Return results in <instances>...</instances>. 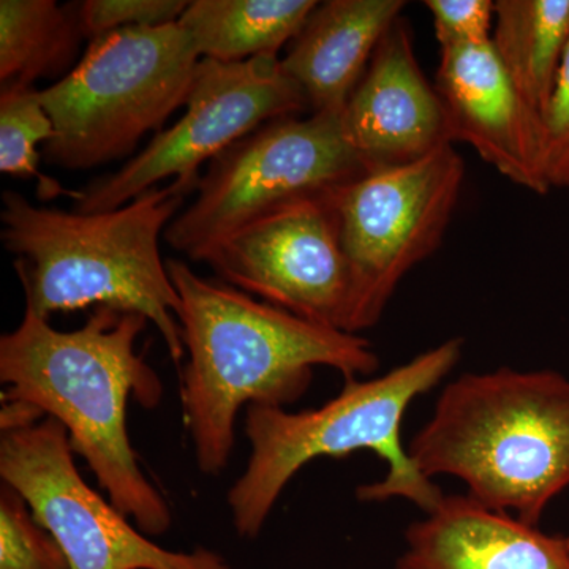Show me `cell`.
I'll return each mask as SVG.
<instances>
[{"instance_id": "obj_1", "label": "cell", "mask_w": 569, "mask_h": 569, "mask_svg": "<svg viewBox=\"0 0 569 569\" xmlns=\"http://www.w3.org/2000/svg\"><path fill=\"white\" fill-rule=\"evenodd\" d=\"M167 268L181 298L183 421L197 467L208 477L230 463L242 407L293 406L312 385L316 367L339 370L346 380L380 367L365 337L257 301L198 276L186 261L170 258Z\"/></svg>"}, {"instance_id": "obj_2", "label": "cell", "mask_w": 569, "mask_h": 569, "mask_svg": "<svg viewBox=\"0 0 569 569\" xmlns=\"http://www.w3.org/2000/svg\"><path fill=\"white\" fill-rule=\"evenodd\" d=\"M148 323L140 313L96 307L82 328L63 332L26 309L18 328L0 337V381L2 402L62 425L108 500L142 533L159 537L173 515L127 432L130 399L153 410L163 397L162 380L134 347Z\"/></svg>"}, {"instance_id": "obj_3", "label": "cell", "mask_w": 569, "mask_h": 569, "mask_svg": "<svg viewBox=\"0 0 569 569\" xmlns=\"http://www.w3.org/2000/svg\"><path fill=\"white\" fill-rule=\"evenodd\" d=\"M183 200L171 182L112 211L82 213L39 208L20 193L3 192L0 239L17 257L26 309L48 320L92 306L140 313L181 365V298L159 239Z\"/></svg>"}, {"instance_id": "obj_4", "label": "cell", "mask_w": 569, "mask_h": 569, "mask_svg": "<svg viewBox=\"0 0 569 569\" xmlns=\"http://www.w3.org/2000/svg\"><path fill=\"white\" fill-rule=\"evenodd\" d=\"M462 351V337H452L385 376L347 378L339 396L313 410L247 407L244 432L252 452L227 498L236 533L257 538L284 488L307 463L358 451L373 452L388 467L383 479L356 489L359 501L406 498L425 515L432 511L445 493L403 447V418L419 396L455 370Z\"/></svg>"}, {"instance_id": "obj_5", "label": "cell", "mask_w": 569, "mask_h": 569, "mask_svg": "<svg viewBox=\"0 0 569 569\" xmlns=\"http://www.w3.org/2000/svg\"><path fill=\"white\" fill-rule=\"evenodd\" d=\"M407 448L426 478L459 479L485 507L539 526L569 488V378L511 367L463 373Z\"/></svg>"}, {"instance_id": "obj_6", "label": "cell", "mask_w": 569, "mask_h": 569, "mask_svg": "<svg viewBox=\"0 0 569 569\" xmlns=\"http://www.w3.org/2000/svg\"><path fill=\"white\" fill-rule=\"evenodd\" d=\"M201 58L179 22L129 28L91 40L58 82L40 91L54 123L44 159L66 170H91L129 156L146 133L186 104Z\"/></svg>"}, {"instance_id": "obj_7", "label": "cell", "mask_w": 569, "mask_h": 569, "mask_svg": "<svg viewBox=\"0 0 569 569\" xmlns=\"http://www.w3.org/2000/svg\"><path fill=\"white\" fill-rule=\"evenodd\" d=\"M365 173L343 134L342 112L277 119L209 163L198 197L168 224L164 241L200 263L242 228L298 201L329 197Z\"/></svg>"}, {"instance_id": "obj_8", "label": "cell", "mask_w": 569, "mask_h": 569, "mask_svg": "<svg viewBox=\"0 0 569 569\" xmlns=\"http://www.w3.org/2000/svg\"><path fill=\"white\" fill-rule=\"evenodd\" d=\"M466 179V163L445 144L418 162L366 171L332 193L346 254L342 331L378 325L403 277L443 241Z\"/></svg>"}, {"instance_id": "obj_9", "label": "cell", "mask_w": 569, "mask_h": 569, "mask_svg": "<svg viewBox=\"0 0 569 569\" xmlns=\"http://www.w3.org/2000/svg\"><path fill=\"white\" fill-rule=\"evenodd\" d=\"M183 107L182 118L157 133L118 173L82 190L73 211H112L170 178L187 197L200 183L201 164L264 123L309 110L305 92L277 56L233 63L201 59Z\"/></svg>"}, {"instance_id": "obj_10", "label": "cell", "mask_w": 569, "mask_h": 569, "mask_svg": "<svg viewBox=\"0 0 569 569\" xmlns=\"http://www.w3.org/2000/svg\"><path fill=\"white\" fill-rule=\"evenodd\" d=\"M69 433L56 419L0 436V478L17 490L59 545L71 569H231L206 548L156 545L82 479Z\"/></svg>"}, {"instance_id": "obj_11", "label": "cell", "mask_w": 569, "mask_h": 569, "mask_svg": "<svg viewBox=\"0 0 569 569\" xmlns=\"http://www.w3.org/2000/svg\"><path fill=\"white\" fill-rule=\"evenodd\" d=\"M200 263L268 305L342 329L348 271L332 194L298 201L242 228Z\"/></svg>"}, {"instance_id": "obj_12", "label": "cell", "mask_w": 569, "mask_h": 569, "mask_svg": "<svg viewBox=\"0 0 569 569\" xmlns=\"http://www.w3.org/2000/svg\"><path fill=\"white\" fill-rule=\"evenodd\" d=\"M436 89L449 137L467 142L508 181L550 192L545 176V121L516 91L492 41L441 50Z\"/></svg>"}, {"instance_id": "obj_13", "label": "cell", "mask_w": 569, "mask_h": 569, "mask_svg": "<svg viewBox=\"0 0 569 569\" xmlns=\"http://www.w3.org/2000/svg\"><path fill=\"white\" fill-rule=\"evenodd\" d=\"M342 127L366 171L418 162L452 144L443 103L419 67L403 18L378 43L343 108Z\"/></svg>"}, {"instance_id": "obj_14", "label": "cell", "mask_w": 569, "mask_h": 569, "mask_svg": "<svg viewBox=\"0 0 569 569\" xmlns=\"http://www.w3.org/2000/svg\"><path fill=\"white\" fill-rule=\"evenodd\" d=\"M396 569H569V549L565 537L467 493L445 496L408 526Z\"/></svg>"}, {"instance_id": "obj_15", "label": "cell", "mask_w": 569, "mask_h": 569, "mask_svg": "<svg viewBox=\"0 0 569 569\" xmlns=\"http://www.w3.org/2000/svg\"><path fill=\"white\" fill-rule=\"evenodd\" d=\"M403 0L318 2L280 59L305 92L310 114L342 112L378 43L406 9Z\"/></svg>"}, {"instance_id": "obj_16", "label": "cell", "mask_w": 569, "mask_h": 569, "mask_svg": "<svg viewBox=\"0 0 569 569\" xmlns=\"http://www.w3.org/2000/svg\"><path fill=\"white\" fill-rule=\"evenodd\" d=\"M492 47L523 102L545 121L569 47V0H498Z\"/></svg>"}, {"instance_id": "obj_17", "label": "cell", "mask_w": 569, "mask_h": 569, "mask_svg": "<svg viewBox=\"0 0 569 569\" xmlns=\"http://www.w3.org/2000/svg\"><path fill=\"white\" fill-rule=\"evenodd\" d=\"M316 0H193L179 24L201 59L233 63L277 56L291 43Z\"/></svg>"}, {"instance_id": "obj_18", "label": "cell", "mask_w": 569, "mask_h": 569, "mask_svg": "<svg viewBox=\"0 0 569 569\" xmlns=\"http://www.w3.org/2000/svg\"><path fill=\"white\" fill-rule=\"evenodd\" d=\"M78 3L54 0L0 2V81L33 86L69 69L82 39Z\"/></svg>"}, {"instance_id": "obj_19", "label": "cell", "mask_w": 569, "mask_h": 569, "mask_svg": "<svg viewBox=\"0 0 569 569\" xmlns=\"http://www.w3.org/2000/svg\"><path fill=\"white\" fill-rule=\"evenodd\" d=\"M54 138V123L33 86L6 84L0 92V171L18 179H37L40 200L67 197L80 200L81 192L63 189L61 182L40 173L39 146Z\"/></svg>"}, {"instance_id": "obj_20", "label": "cell", "mask_w": 569, "mask_h": 569, "mask_svg": "<svg viewBox=\"0 0 569 569\" xmlns=\"http://www.w3.org/2000/svg\"><path fill=\"white\" fill-rule=\"evenodd\" d=\"M0 569H71L58 539L9 485L0 488Z\"/></svg>"}, {"instance_id": "obj_21", "label": "cell", "mask_w": 569, "mask_h": 569, "mask_svg": "<svg viewBox=\"0 0 569 569\" xmlns=\"http://www.w3.org/2000/svg\"><path fill=\"white\" fill-rule=\"evenodd\" d=\"M186 0H84L78 2L82 36L97 37L129 28H160L179 22Z\"/></svg>"}, {"instance_id": "obj_22", "label": "cell", "mask_w": 569, "mask_h": 569, "mask_svg": "<svg viewBox=\"0 0 569 569\" xmlns=\"http://www.w3.org/2000/svg\"><path fill=\"white\" fill-rule=\"evenodd\" d=\"M441 50L492 41L496 2L492 0H427Z\"/></svg>"}, {"instance_id": "obj_23", "label": "cell", "mask_w": 569, "mask_h": 569, "mask_svg": "<svg viewBox=\"0 0 569 569\" xmlns=\"http://www.w3.org/2000/svg\"><path fill=\"white\" fill-rule=\"evenodd\" d=\"M545 176L549 189L569 187V47L545 118Z\"/></svg>"}, {"instance_id": "obj_24", "label": "cell", "mask_w": 569, "mask_h": 569, "mask_svg": "<svg viewBox=\"0 0 569 569\" xmlns=\"http://www.w3.org/2000/svg\"><path fill=\"white\" fill-rule=\"evenodd\" d=\"M565 539H567V545H568V549H569V530H568V535H567V537H565Z\"/></svg>"}]
</instances>
